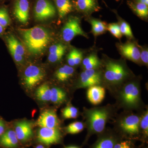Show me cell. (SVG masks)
<instances>
[{"label": "cell", "instance_id": "1", "mask_svg": "<svg viewBox=\"0 0 148 148\" xmlns=\"http://www.w3.org/2000/svg\"><path fill=\"white\" fill-rule=\"evenodd\" d=\"M18 30L27 50L33 55H40L43 53L51 40L49 31L40 26Z\"/></svg>", "mask_w": 148, "mask_h": 148}, {"label": "cell", "instance_id": "2", "mask_svg": "<svg viewBox=\"0 0 148 148\" xmlns=\"http://www.w3.org/2000/svg\"><path fill=\"white\" fill-rule=\"evenodd\" d=\"M108 112L104 109L90 110L87 112L90 133H101L105 129Z\"/></svg>", "mask_w": 148, "mask_h": 148}, {"label": "cell", "instance_id": "3", "mask_svg": "<svg viewBox=\"0 0 148 148\" xmlns=\"http://www.w3.org/2000/svg\"><path fill=\"white\" fill-rule=\"evenodd\" d=\"M127 76V70L120 62L109 61L106 63L104 76L108 82L117 84L124 80Z\"/></svg>", "mask_w": 148, "mask_h": 148}, {"label": "cell", "instance_id": "4", "mask_svg": "<svg viewBox=\"0 0 148 148\" xmlns=\"http://www.w3.org/2000/svg\"><path fill=\"white\" fill-rule=\"evenodd\" d=\"M78 36L88 37L82 28L79 18L77 16H71L66 21L62 29V38L66 42H69Z\"/></svg>", "mask_w": 148, "mask_h": 148}, {"label": "cell", "instance_id": "5", "mask_svg": "<svg viewBox=\"0 0 148 148\" xmlns=\"http://www.w3.org/2000/svg\"><path fill=\"white\" fill-rule=\"evenodd\" d=\"M45 72L41 68L34 65H30L25 69L23 75V83L27 89L31 90L43 79Z\"/></svg>", "mask_w": 148, "mask_h": 148}, {"label": "cell", "instance_id": "6", "mask_svg": "<svg viewBox=\"0 0 148 148\" xmlns=\"http://www.w3.org/2000/svg\"><path fill=\"white\" fill-rule=\"evenodd\" d=\"M123 102L129 107H134L138 105L140 100V91L136 83H130L124 86L121 92Z\"/></svg>", "mask_w": 148, "mask_h": 148}, {"label": "cell", "instance_id": "7", "mask_svg": "<svg viewBox=\"0 0 148 148\" xmlns=\"http://www.w3.org/2000/svg\"><path fill=\"white\" fill-rule=\"evenodd\" d=\"M56 13L54 6L49 0H38L34 8V17L38 21L52 18Z\"/></svg>", "mask_w": 148, "mask_h": 148}, {"label": "cell", "instance_id": "8", "mask_svg": "<svg viewBox=\"0 0 148 148\" xmlns=\"http://www.w3.org/2000/svg\"><path fill=\"white\" fill-rule=\"evenodd\" d=\"M61 134L58 128L40 127L38 131L37 139L40 143L47 145L60 142Z\"/></svg>", "mask_w": 148, "mask_h": 148}, {"label": "cell", "instance_id": "9", "mask_svg": "<svg viewBox=\"0 0 148 148\" xmlns=\"http://www.w3.org/2000/svg\"><path fill=\"white\" fill-rule=\"evenodd\" d=\"M7 42L10 52L16 64H21L24 61L25 50L23 45L14 35L7 37Z\"/></svg>", "mask_w": 148, "mask_h": 148}, {"label": "cell", "instance_id": "10", "mask_svg": "<svg viewBox=\"0 0 148 148\" xmlns=\"http://www.w3.org/2000/svg\"><path fill=\"white\" fill-rule=\"evenodd\" d=\"M37 124L40 127L58 129L60 125L57 115L52 110H46L42 112L37 120Z\"/></svg>", "mask_w": 148, "mask_h": 148}, {"label": "cell", "instance_id": "11", "mask_svg": "<svg viewBox=\"0 0 148 148\" xmlns=\"http://www.w3.org/2000/svg\"><path fill=\"white\" fill-rule=\"evenodd\" d=\"M118 48L125 58L136 63L140 61V49L134 43L128 42L119 44Z\"/></svg>", "mask_w": 148, "mask_h": 148}, {"label": "cell", "instance_id": "12", "mask_svg": "<svg viewBox=\"0 0 148 148\" xmlns=\"http://www.w3.org/2000/svg\"><path fill=\"white\" fill-rule=\"evenodd\" d=\"M140 119L141 118L135 115L128 116L121 121L120 127L128 135H138L140 132Z\"/></svg>", "mask_w": 148, "mask_h": 148}, {"label": "cell", "instance_id": "13", "mask_svg": "<svg viewBox=\"0 0 148 148\" xmlns=\"http://www.w3.org/2000/svg\"><path fill=\"white\" fill-rule=\"evenodd\" d=\"M29 12L28 0H16L14 7V14L21 24H26L28 23Z\"/></svg>", "mask_w": 148, "mask_h": 148}, {"label": "cell", "instance_id": "14", "mask_svg": "<svg viewBox=\"0 0 148 148\" xmlns=\"http://www.w3.org/2000/svg\"><path fill=\"white\" fill-rule=\"evenodd\" d=\"M32 123L26 121H18L15 125V132L18 141L25 142L33 136Z\"/></svg>", "mask_w": 148, "mask_h": 148}, {"label": "cell", "instance_id": "15", "mask_svg": "<svg viewBox=\"0 0 148 148\" xmlns=\"http://www.w3.org/2000/svg\"><path fill=\"white\" fill-rule=\"evenodd\" d=\"M76 7L79 11L86 15H90L101 9L98 0H77Z\"/></svg>", "mask_w": 148, "mask_h": 148}, {"label": "cell", "instance_id": "16", "mask_svg": "<svg viewBox=\"0 0 148 148\" xmlns=\"http://www.w3.org/2000/svg\"><path fill=\"white\" fill-rule=\"evenodd\" d=\"M105 88L98 85H94L88 87L87 90V98L90 103L93 105L100 104L105 96Z\"/></svg>", "mask_w": 148, "mask_h": 148}, {"label": "cell", "instance_id": "17", "mask_svg": "<svg viewBox=\"0 0 148 148\" xmlns=\"http://www.w3.org/2000/svg\"><path fill=\"white\" fill-rule=\"evenodd\" d=\"M18 140L14 130H6L0 137V146L5 148H15L18 146Z\"/></svg>", "mask_w": 148, "mask_h": 148}, {"label": "cell", "instance_id": "18", "mask_svg": "<svg viewBox=\"0 0 148 148\" xmlns=\"http://www.w3.org/2000/svg\"><path fill=\"white\" fill-rule=\"evenodd\" d=\"M66 46L61 43L53 45L49 49L48 60L50 63H54L61 60L66 52Z\"/></svg>", "mask_w": 148, "mask_h": 148}, {"label": "cell", "instance_id": "19", "mask_svg": "<svg viewBox=\"0 0 148 148\" xmlns=\"http://www.w3.org/2000/svg\"><path fill=\"white\" fill-rule=\"evenodd\" d=\"M127 3L130 8L140 18L147 19L148 16V5L142 3L135 2L129 0Z\"/></svg>", "mask_w": 148, "mask_h": 148}, {"label": "cell", "instance_id": "20", "mask_svg": "<svg viewBox=\"0 0 148 148\" xmlns=\"http://www.w3.org/2000/svg\"><path fill=\"white\" fill-rule=\"evenodd\" d=\"M58 15L64 18L73 10V5L70 0H55Z\"/></svg>", "mask_w": 148, "mask_h": 148}, {"label": "cell", "instance_id": "21", "mask_svg": "<svg viewBox=\"0 0 148 148\" xmlns=\"http://www.w3.org/2000/svg\"><path fill=\"white\" fill-rule=\"evenodd\" d=\"M74 72L75 70L73 67L69 65H64L56 72L55 76L59 81L64 82L73 76Z\"/></svg>", "mask_w": 148, "mask_h": 148}, {"label": "cell", "instance_id": "22", "mask_svg": "<svg viewBox=\"0 0 148 148\" xmlns=\"http://www.w3.org/2000/svg\"><path fill=\"white\" fill-rule=\"evenodd\" d=\"M36 95L37 98L42 102L50 101L51 88L47 84L41 85L36 90Z\"/></svg>", "mask_w": 148, "mask_h": 148}, {"label": "cell", "instance_id": "23", "mask_svg": "<svg viewBox=\"0 0 148 148\" xmlns=\"http://www.w3.org/2000/svg\"><path fill=\"white\" fill-rule=\"evenodd\" d=\"M92 27V32L95 36L103 34L107 30V25L104 21L95 18H90L89 20Z\"/></svg>", "mask_w": 148, "mask_h": 148}, {"label": "cell", "instance_id": "24", "mask_svg": "<svg viewBox=\"0 0 148 148\" xmlns=\"http://www.w3.org/2000/svg\"><path fill=\"white\" fill-rule=\"evenodd\" d=\"M101 82V79L91 77L83 72L80 75L78 86L81 88L89 87L92 86L98 85Z\"/></svg>", "mask_w": 148, "mask_h": 148}, {"label": "cell", "instance_id": "25", "mask_svg": "<svg viewBox=\"0 0 148 148\" xmlns=\"http://www.w3.org/2000/svg\"><path fill=\"white\" fill-rule=\"evenodd\" d=\"M82 65L85 70L96 69L101 65V61L95 54H91L83 59Z\"/></svg>", "mask_w": 148, "mask_h": 148}, {"label": "cell", "instance_id": "26", "mask_svg": "<svg viewBox=\"0 0 148 148\" xmlns=\"http://www.w3.org/2000/svg\"><path fill=\"white\" fill-rule=\"evenodd\" d=\"M66 94L65 91L58 87L51 88L50 101L56 104H61L66 100Z\"/></svg>", "mask_w": 148, "mask_h": 148}, {"label": "cell", "instance_id": "27", "mask_svg": "<svg viewBox=\"0 0 148 148\" xmlns=\"http://www.w3.org/2000/svg\"><path fill=\"white\" fill-rule=\"evenodd\" d=\"M117 143L112 136H105L99 139L92 148H113Z\"/></svg>", "mask_w": 148, "mask_h": 148}, {"label": "cell", "instance_id": "28", "mask_svg": "<svg viewBox=\"0 0 148 148\" xmlns=\"http://www.w3.org/2000/svg\"><path fill=\"white\" fill-rule=\"evenodd\" d=\"M84 129V125L80 121H76L71 123L66 127V131L71 134H77L82 132Z\"/></svg>", "mask_w": 148, "mask_h": 148}, {"label": "cell", "instance_id": "29", "mask_svg": "<svg viewBox=\"0 0 148 148\" xmlns=\"http://www.w3.org/2000/svg\"><path fill=\"white\" fill-rule=\"evenodd\" d=\"M62 116L66 119H75L78 116V110L73 106H68L62 111Z\"/></svg>", "mask_w": 148, "mask_h": 148}, {"label": "cell", "instance_id": "30", "mask_svg": "<svg viewBox=\"0 0 148 148\" xmlns=\"http://www.w3.org/2000/svg\"><path fill=\"white\" fill-rule=\"evenodd\" d=\"M119 26L122 35H124L129 38H134L130 26L124 20H120Z\"/></svg>", "mask_w": 148, "mask_h": 148}, {"label": "cell", "instance_id": "31", "mask_svg": "<svg viewBox=\"0 0 148 148\" xmlns=\"http://www.w3.org/2000/svg\"><path fill=\"white\" fill-rule=\"evenodd\" d=\"M10 23V19L7 10L4 8H0V25L5 28Z\"/></svg>", "mask_w": 148, "mask_h": 148}, {"label": "cell", "instance_id": "32", "mask_svg": "<svg viewBox=\"0 0 148 148\" xmlns=\"http://www.w3.org/2000/svg\"><path fill=\"white\" fill-rule=\"evenodd\" d=\"M107 30H108L113 36L117 38H121L122 36L119 24L112 23L109 24L107 26Z\"/></svg>", "mask_w": 148, "mask_h": 148}, {"label": "cell", "instance_id": "33", "mask_svg": "<svg viewBox=\"0 0 148 148\" xmlns=\"http://www.w3.org/2000/svg\"><path fill=\"white\" fill-rule=\"evenodd\" d=\"M140 127L143 130L146 137L148 135V112H146L142 118L140 119Z\"/></svg>", "mask_w": 148, "mask_h": 148}, {"label": "cell", "instance_id": "34", "mask_svg": "<svg viewBox=\"0 0 148 148\" xmlns=\"http://www.w3.org/2000/svg\"><path fill=\"white\" fill-rule=\"evenodd\" d=\"M140 61L147 66L148 64V50L146 47H140Z\"/></svg>", "mask_w": 148, "mask_h": 148}, {"label": "cell", "instance_id": "35", "mask_svg": "<svg viewBox=\"0 0 148 148\" xmlns=\"http://www.w3.org/2000/svg\"><path fill=\"white\" fill-rule=\"evenodd\" d=\"M74 58L75 66L78 65L82 62L83 54L81 51L77 49H74Z\"/></svg>", "mask_w": 148, "mask_h": 148}, {"label": "cell", "instance_id": "36", "mask_svg": "<svg viewBox=\"0 0 148 148\" xmlns=\"http://www.w3.org/2000/svg\"><path fill=\"white\" fill-rule=\"evenodd\" d=\"M85 73L87 75L91 77L97 79L102 80L101 74L99 72L97 71L95 69H88V70H85L84 71Z\"/></svg>", "mask_w": 148, "mask_h": 148}, {"label": "cell", "instance_id": "37", "mask_svg": "<svg viewBox=\"0 0 148 148\" xmlns=\"http://www.w3.org/2000/svg\"><path fill=\"white\" fill-rule=\"evenodd\" d=\"M113 148H132L130 142L125 140L116 143Z\"/></svg>", "mask_w": 148, "mask_h": 148}, {"label": "cell", "instance_id": "38", "mask_svg": "<svg viewBox=\"0 0 148 148\" xmlns=\"http://www.w3.org/2000/svg\"><path fill=\"white\" fill-rule=\"evenodd\" d=\"M67 61L69 66L73 67L75 66V62L74 58V51L73 49L69 53L67 57Z\"/></svg>", "mask_w": 148, "mask_h": 148}, {"label": "cell", "instance_id": "39", "mask_svg": "<svg viewBox=\"0 0 148 148\" xmlns=\"http://www.w3.org/2000/svg\"><path fill=\"white\" fill-rule=\"evenodd\" d=\"M6 124L5 121L0 117V137L6 130Z\"/></svg>", "mask_w": 148, "mask_h": 148}, {"label": "cell", "instance_id": "40", "mask_svg": "<svg viewBox=\"0 0 148 148\" xmlns=\"http://www.w3.org/2000/svg\"><path fill=\"white\" fill-rule=\"evenodd\" d=\"M130 1L135 2L142 3L147 5H148V0H130Z\"/></svg>", "mask_w": 148, "mask_h": 148}, {"label": "cell", "instance_id": "41", "mask_svg": "<svg viewBox=\"0 0 148 148\" xmlns=\"http://www.w3.org/2000/svg\"><path fill=\"white\" fill-rule=\"evenodd\" d=\"M5 28L3 27L1 25H0V34H1L4 32Z\"/></svg>", "mask_w": 148, "mask_h": 148}, {"label": "cell", "instance_id": "42", "mask_svg": "<svg viewBox=\"0 0 148 148\" xmlns=\"http://www.w3.org/2000/svg\"><path fill=\"white\" fill-rule=\"evenodd\" d=\"M36 148H45L43 146H42V145H39L37 146L36 147Z\"/></svg>", "mask_w": 148, "mask_h": 148}, {"label": "cell", "instance_id": "43", "mask_svg": "<svg viewBox=\"0 0 148 148\" xmlns=\"http://www.w3.org/2000/svg\"><path fill=\"white\" fill-rule=\"evenodd\" d=\"M65 148H79L77 147H75V146H70V147H67Z\"/></svg>", "mask_w": 148, "mask_h": 148}]
</instances>
